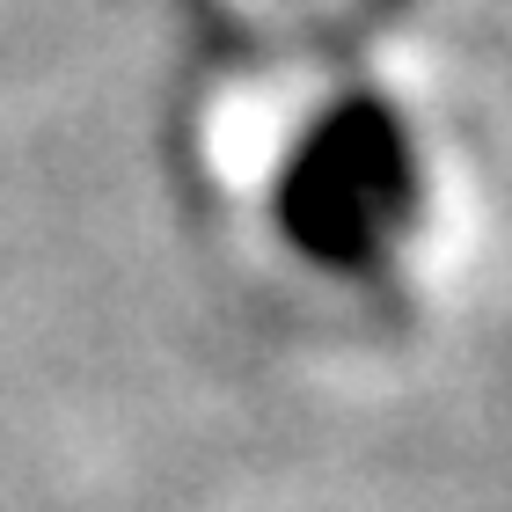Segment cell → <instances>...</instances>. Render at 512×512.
Segmentation results:
<instances>
[{
    "instance_id": "obj_1",
    "label": "cell",
    "mask_w": 512,
    "mask_h": 512,
    "mask_svg": "<svg viewBox=\"0 0 512 512\" xmlns=\"http://www.w3.org/2000/svg\"><path fill=\"white\" fill-rule=\"evenodd\" d=\"M278 220L322 271H374L417 220V147L381 103H344L293 147Z\"/></svg>"
}]
</instances>
